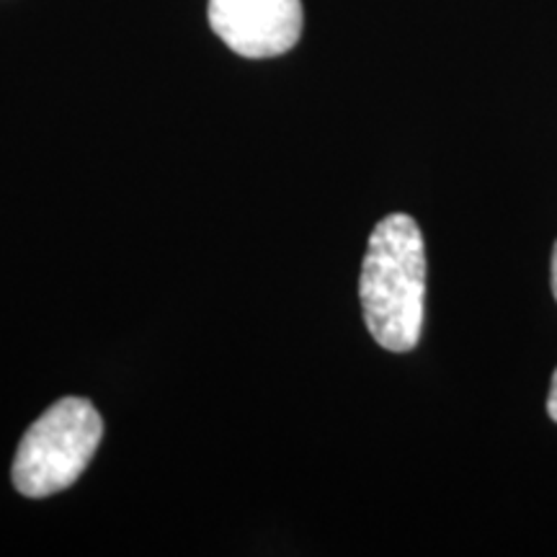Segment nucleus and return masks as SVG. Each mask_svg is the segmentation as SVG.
<instances>
[{"mask_svg": "<svg viewBox=\"0 0 557 557\" xmlns=\"http://www.w3.org/2000/svg\"><path fill=\"white\" fill-rule=\"evenodd\" d=\"M359 299L367 329L382 348L413 351L426 312V248L413 218L387 214L372 230L361 263Z\"/></svg>", "mask_w": 557, "mask_h": 557, "instance_id": "1", "label": "nucleus"}, {"mask_svg": "<svg viewBox=\"0 0 557 557\" xmlns=\"http://www.w3.org/2000/svg\"><path fill=\"white\" fill-rule=\"evenodd\" d=\"M103 436L101 413L83 398H62L41 413L13 457V485L26 498H47L83 475Z\"/></svg>", "mask_w": 557, "mask_h": 557, "instance_id": "2", "label": "nucleus"}, {"mask_svg": "<svg viewBox=\"0 0 557 557\" xmlns=\"http://www.w3.org/2000/svg\"><path fill=\"white\" fill-rule=\"evenodd\" d=\"M209 26L240 58L289 52L302 37V0H209Z\"/></svg>", "mask_w": 557, "mask_h": 557, "instance_id": "3", "label": "nucleus"}, {"mask_svg": "<svg viewBox=\"0 0 557 557\" xmlns=\"http://www.w3.org/2000/svg\"><path fill=\"white\" fill-rule=\"evenodd\" d=\"M547 413L557 423V369L553 374V385H549V398H547Z\"/></svg>", "mask_w": 557, "mask_h": 557, "instance_id": "4", "label": "nucleus"}, {"mask_svg": "<svg viewBox=\"0 0 557 557\" xmlns=\"http://www.w3.org/2000/svg\"><path fill=\"white\" fill-rule=\"evenodd\" d=\"M553 292H555V299H557V243H555V250H553Z\"/></svg>", "mask_w": 557, "mask_h": 557, "instance_id": "5", "label": "nucleus"}]
</instances>
